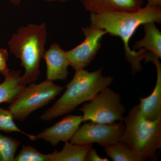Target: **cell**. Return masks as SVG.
Segmentation results:
<instances>
[{
  "label": "cell",
  "instance_id": "cell-1",
  "mask_svg": "<svg viewBox=\"0 0 161 161\" xmlns=\"http://www.w3.org/2000/svg\"><path fill=\"white\" fill-rule=\"evenodd\" d=\"M91 25L104 30L107 34L119 37L124 45L125 56L130 64L132 73L135 74L143 69L141 62L147 58L148 52L131 49L130 41L137 28L146 23H161V8L146 5L134 12H108L90 14Z\"/></svg>",
  "mask_w": 161,
  "mask_h": 161
},
{
  "label": "cell",
  "instance_id": "cell-2",
  "mask_svg": "<svg viewBox=\"0 0 161 161\" xmlns=\"http://www.w3.org/2000/svg\"><path fill=\"white\" fill-rule=\"evenodd\" d=\"M103 69L89 72L75 71L66 89L55 103L40 116L43 121H50L74 111L80 104L90 101L98 93L109 87L114 79L102 75Z\"/></svg>",
  "mask_w": 161,
  "mask_h": 161
},
{
  "label": "cell",
  "instance_id": "cell-3",
  "mask_svg": "<svg viewBox=\"0 0 161 161\" xmlns=\"http://www.w3.org/2000/svg\"><path fill=\"white\" fill-rule=\"evenodd\" d=\"M47 39L45 23L30 24L19 28L8 42L10 53L20 59L25 69L21 77L24 84L35 82L40 76V63L45 53Z\"/></svg>",
  "mask_w": 161,
  "mask_h": 161
},
{
  "label": "cell",
  "instance_id": "cell-4",
  "mask_svg": "<svg viewBox=\"0 0 161 161\" xmlns=\"http://www.w3.org/2000/svg\"><path fill=\"white\" fill-rule=\"evenodd\" d=\"M124 121L125 130L119 141L128 145L142 161L155 158L161 149V115L153 120L146 119L138 104L131 108Z\"/></svg>",
  "mask_w": 161,
  "mask_h": 161
},
{
  "label": "cell",
  "instance_id": "cell-5",
  "mask_svg": "<svg viewBox=\"0 0 161 161\" xmlns=\"http://www.w3.org/2000/svg\"><path fill=\"white\" fill-rule=\"evenodd\" d=\"M63 87L46 79L41 83L30 84L9 105L14 120L22 121L33 112L45 106L54 100L63 91Z\"/></svg>",
  "mask_w": 161,
  "mask_h": 161
},
{
  "label": "cell",
  "instance_id": "cell-6",
  "mask_svg": "<svg viewBox=\"0 0 161 161\" xmlns=\"http://www.w3.org/2000/svg\"><path fill=\"white\" fill-rule=\"evenodd\" d=\"M80 111L83 114L84 122L112 124L117 121H123L126 109L120 95L108 87L84 104Z\"/></svg>",
  "mask_w": 161,
  "mask_h": 161
},
{
  "label": "cell",
  "instance_id": "cell-7",
  "mask_svg": "<svg viewBox=\"0 0 161 161\" xmlns=\"http://www.w3.org/2000/svg\"><path fill=\"white\" fill-rule=\"evenodd\" d=\"M125 128L122 121L112 124L91 121L80 126L70 142L81 145L97 143L104 147L118 141Z\"/></svg>",
  "mask_w": 161,
  "mask_h": 161
},
{
  "label": "cell",
  "instance_id": "cell-8",
  "mask_svg": "<svg viewBox=\"0 0 161 161\" xmlns=\"http://www.w3.org/2000/svg\"><path fill=\"white\" fill-rule=\"evenodd\" d=\"M85 39L79 45L66 51L70 66L75 71L85 69L95 59L101 47L105 31L90 25L81 29Z\"/></svg>",
  "mask_w": 161,
  "mask_h": 161
},
{
  "label": "cell",
  "instance_id": "cell-9",
  "mask_svg": "<svg viewBox=\"0 0 161 161\" xmlns=\"http://www.w3.org/2000/svg\"><path fill=\"white\" fill-rule=\"evenodd\" d=\"M83 122L82 115H67L52 126L34 135L33 141L43 140L53 146H57L60 142H69Z\"/></svg>",
  "mask_w": 161,
  "mask_h": 161
},
{
  "label": "cell",
  "instance_id": "cell-10",
  "mask_svg": "<svg viewBox=\"0 0 161 161\" xmlns=\"http://www.w3.org/2000/svg\"><path fill=\"white\" fill-rule=\"evenodd\" d=\"M43 59L46 62L47 79L51 81L64 80L69 75L70 66L66 51L57 43H52L49 49L45 51Z\"/></svg>",
  "mask_w": 161,
  "mask_h": 161
},
{
  "label": "cell",
  "instance_id": "cell-11",
  "mask_svg": "<svg viewBox=\"0 0 161 161\" xmlns=\"http://www.w3.org/2000/svg\"><path fill=\"white\" fill-rule=\"evenodd\" d=\"M158 58L153 55L149 62L155 65L157 78L155 87L151 94L146 98L141 97L139 108L146 119L153 120L161 115V64Z\"/></svg>",
  "mask_w": 161,
  "mask_h": 161
},
{
  "label": "cell",
  "instance_id": "cell-12",
  "mask_svg": "<svg viewBox=\"0 0 161 161\" xmlns=\"http://www.w3.org/2000/svg\"><path fill=\"white\" fill-rule=\"evenodd\" d=\"M86 11L91 14L108 12H134L142 8L144 0H80Z\"/></svg>",
  "mask_w": 161,
  "mask_h": 161
},
{
  "label": "cell",
  "instance_id": "cell-13",
  "mask_svg": "<svg viewBox=\"0 0 161 161\" xmlns=\"http://www.w3.org/2000/svg\"><path fill=\"white\" fill-rule=\"evenodd\" d=\"M5 79L0 84V104L13 102L27 86L21 80L19 70L9 71Z\"/></svg>",
  "mask_w": 161,
  "mask_h": 161
},
{
  "label": "cell",
  "instance_id": "cell-14",
  "mask_svg": "<svg viewBox=\"0 0 161 161\" xmlns=\"http://www.w3.org/2000/svg\"><path fill=\"white\" fill-rule=\"evenodd\" d=\"M145 36L142 40L136 41L132 49H143L158 58H161V32L155 23L150 22L143 25Z\"/></svg>",
  "mask_w": 161,
  "mask_h": 161
},
{
  "label": "cell",
  "instance_id": "cell-15",
  "mask_svg": "<svg viewBox=\"0 0 161 161\" xmlns=\"http://www.w3.org/2000/svg\"><path fill=\"white\" fill-rule=\"evenodd\" d=\"M92 147V144L78 145L67 142H64L62 150H54L47 154L50 161H85L88 152Z\"/></svg>",
  "mask_w": 161,
  "mask_h": 161
},
{
  "label": "cell",
  "instance_id": "cell-16",
  "mask_svg": "<svg viewBox=\"0 0 161 161\" xmlns=\"http://www.w3.org/2000/svg\"><path fill=\"white\" fill-rule=\"evenodd\" d=\"M107 155L113 161H142L140 158L126 144L118 141L104 147Z\"/></svg>",
  "mask_w": 161,
  "mask_h": 161
},
{
  "label": "cell",
  "instance_id": "cell-17",
  "mask_svg": "<svg viewBox=\"0 0 161 161\" xmlns=\"http://www.w3.org/2000/svg\"><path fill=\"white\" fill-rule=\"evenodd\" d=\"M20 144L16 139L0 133V161H14Z\"/></svg>",
  "mask_w": 161,
  "mask_h": 161
},
{
  "label": "cell",
  "instance_id": "cell-18",
  "mask_svg": "<svg viewBox=\"0 0 161 161\" xmlns=\"http://www.w3.org/2000/svg\"><path fill=\"white\" fill-rule=\"evenodd\" d=\"M12 114L9 110H6L0 108V131L4 132H18L27 136L30 140L33 141L34 135L27 134L20 130L14 121Z\"/></svg>",
  "mask_w": 161,
  "mask_h": 161
},
{
  "label": "cell",
  "instance_id": "cell-19",
  "mask_svg": "<svg viewBox=\"0 0 161 161\" xmlns=\"http://www.w3.org/2000/svg\"><path fill=\"white\" fill-rule=\"evenodd\" d=\"M14 161H50L48 154H43L31 146H23Z\"/></svg>",
  "mask_w": 161,
  "mask_h": 161
},
{
  "label": "cell",
  "instance_id": "cell-20",
  "mask_svg": "<svg viewBox=\"0 0 161 161\" xmlns=\"http://www.w3.org/2000/svg\"><path fill=\"white\" fill-rule=\"evenodd\" d=\"M9 58V53L5 48H0V73L5 76L8 74L9 70L7 65Z\"/></svg>",
  "mask_w": 161,
  "mask_h": 161
},
{
  "label": "cell",
  "instance_id": "cell-21",
  "mask_svg": "<svg viewBox=\"0 0 161 161\" xmlns=\"http://www.w3.org/2000/svg\"><path fill=\"white\" fill-rule=\"evenodd\" d=\"M110 160L107 158H102L96 152V149L91 148L88 152L85 161H109Z\"/></svg>",
  "mask_w": 161,
  "mask_h": 161
},
{
  "label": "cell",
  "instance_id": "cell-22",
  "mask_svg": "<svg viewBox=\"0 0 161 161\" xmlns=\"http://www.w3.org/2000/svg\"><path fill=\"white\" fill-rule=\"evenodd\" d=\"M147 5L156 8H161V0H147Z\"/></svg>",
  "mask_w": 161,
  "mask_h": 161
},
{
  "label": "cell",
  "instance_id": "cell-23",
  "mask_svg": "<svg viewBox=\"0 0 161 161\" xmlns=\"http://www.w3.org/2000/svg\"><path fill=\"white\" fill-rule=\"evenodd\" d=\"M9 1L13 5L15 6H18L20 5L22 0H9Z\"/></svg>",
  "mask_w": 161,
  "mask_h": 161
},
{
  "label": "cell",
  "instance_id": "cell-24",
  "mask_svg": "<svg viewBox=\"0 0 161 161\" xmlns=\"http://www.w3.org/2000/svg\"><path fill=\"white\" fill-rule=\"evenodd\" d=\"M46 2H49V3H53V2H60V3H64V2H68L69 0H45Z\"/></svg>",
  "mask_w": 161,
  "mask_h": 161
}]
</instances>
